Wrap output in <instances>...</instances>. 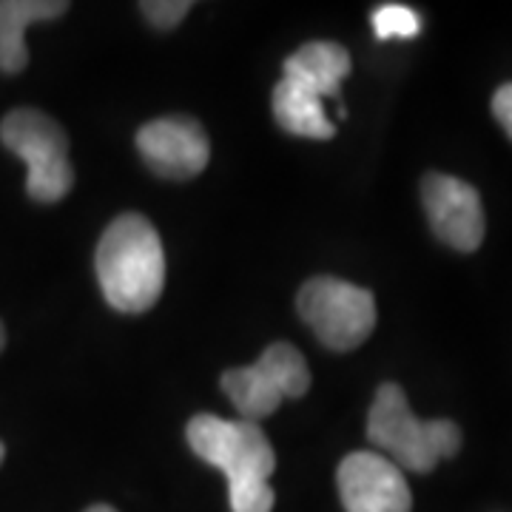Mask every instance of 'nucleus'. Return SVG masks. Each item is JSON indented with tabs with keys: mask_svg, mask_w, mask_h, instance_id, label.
I'll use <instances>...</instances> for the list:
<instances>
[{
	"mask_svg": "<svg viewBox=\"0 0 512 512\" xmlns=\"http://www.w3.org/2000/svg\"><path fill=\"white\" fill-rule=\"evenodd\" d=\"M188 444L197 456L228 478V501L234 512H271L276 456L268 436L256 421H228L200 413L188 421Z\"/></svg>",
	"mask_w": 512,
	"mask_h": 512,
	"instance_id": "nucleus-1",
	"label": "nucleus"
},
{
	"mask_svg": "<svg viewBox=\"0 0 512 512\" xmlns=\"http://www.w3.org/2000/svg\"><path fill=\"white\" fill-rule=\"evenodd\" d=\"M94 268L114 311L143 313L154 308L165 285L163 242L154 225L140 214L117 217L97 245Z\"/></svg>",
	"mask_w": 512,
	"mask_h": 512,
	"instance_id": "nucleus-2",
	"label": "nucleus"
},
{
	"mask_svg": "<svg viewBox=\"0 0 512 512\" xmlns=\"http://www.w3.org/2000/svg\"><path fill=\"white\" fill-rule=\"evenodd\" d=\"M367 439L399 470L430 473L439 461L461 450V430L456 421H421L413 416L399 384L384 382L367 413Z\"/></svg>",
	"mask_w": 512,
	"mask_h": 512,
	"instance_id": "nucleus-3",
	"label": "nucleus"
},
{
	"mask_svg": "<svg viewBox=\"0 0 512 512\" xmlns=\"http://www.w3.org/2000/svg\"><path fill=\"white\" fill-rule=\"evenodd\" d=\"M0 140L26 163V191L37 202L63 200L74 185L69 140L57 120L37 109L9 111L0 123Z\"/></svg>",
	"mask_w": 512,
	"mask_h": 512,
	"instance_id": "nucleus-4",
	"label": "nucleus"
},
{
	"mask_svg": "<svg viewBox=\"0 0 512 512\" xmlns=\"http://www.w3.org/2000/svg\"><path fill=\"white\" fill-rule=\"evenodd\" d=\"M299 316L325 348L345 353L359 348L376 328L373 293L333 276H313L296 296Z\"/></svg>",
	"mask_w": 512,
	"mask_h": 512,
	"instance_id": "nucleus-5",
	"label": "nucleus"
},
{
	"mask_svg": "<svg viewBox=\"0 0 512 512\" xmlns=\"http://www.w3.org/2000/svg\"><path fill=\"white\" fill-rule=\"evenodd\" d=\"M421 202L433 234L444 245L456 248L461 254H470L484 242V231H487L484 205L470 183L433 171L421 180Z\"/></svg>",
	"mask_w": 512,
	"mask_h": 512,
	"instance_id": "nucleus-6",
	"label": "nucleus"
},
{
	"mask_svg": "<svg viewBox=\"0 0 512 512\" xmlns=\"http://www.w3.org/2000/svg\"><path fill=\"white\" fill-rule=\"evenodd\" d=\"M339 498L348 512H410L413 495L404 473L379 453L359 450L342 458L339 473Z\"/></svg>",
	"mask_w": 512,
	"mask_h": 512,
	"instance_id": "nucleus-7",
	"label": "nucleus"
},
{
	"mask_svg": "<svg viewBox=\"0 0 512 512\" xmlns=\"http://www.w3.org/2000/svg\"><path fill=\"white\" fill-rule=\"evenodd\" d=\"M137 148L148 168L165 180H191L211 157L208 137L191 117L151 120L137 131Z\"/></svg>",
	"mask_w": 512,
	"mask_h": 512,
	"instance_id": "nucleus-8",
	"label": "nucleus"
},
{
	"mask_svg": "<svg viewBox=\"0 0 512 512\" xmlns=\"http://www.w3.org/2000/svg\"><path fill=\"white\" fill-rule=\"evenodd\" d=\"M350 74V55L333 40H311L285 60L282 77L299 83L322 100H339L342 80Z\"/></svg>",
	"mask_w": 512,
	"mask_h": 512,
	"instance_id": "nucleus-9",
	"label": "nucleus"
},
{
	"mask_svg": "<svg viewBox=\"0 0 512 512\" xmlns=\"http://www.w3.org/2000/svg\"><path fill=\"white\" fill-rule=\"evenodd\" d=\"M69 12L63 0H0V72L18 74L29 63L26 29L37 20H55Z\"/></svg>",
	"mask_w": 512,
	"mask_h": 512,
	"instance_id": "nucleus-10",
	"label": "nucleus"
},
{
	"mask_svg": "<svg viewBox=\"0 0 512 512\" xmlns=\"http://www.w3.org/2000/svg\"><path fill=\"white\" fill-rule=\"evenodd\" d=\"M274 117L288 134L308 137V140H330L336 134V126L328 117V109L322 97H316L299 83L282 77L274 89Z\"/></svg>",
	"mask_w": 512,
	"mask_h": 512,
	"instance_id": "nucleus-11",
	"label": "nucleus"
},
{
	"mask_svg": "<svg viewBox=\"0 0 512 512\" xmlns=\"http://www.w3.org/2000/svg\"><path fill=\"white\" fill-rule=\"evenodd\" d=\"M222 390L237 407V413L245 421H259L271 416L276 407L282 404V390L268 376V370L254 362L248 367H231L222 373Z\"/></svg>",
	"mask_w": 512,
	"mask_h": 512,
	"instance_id": "nucleus-12",
	"label": "nucleus"
},
{
	"mask_svg": "<svg viewBox=\"0 0 512 512\" xmlns=\"http://www.w3.org/2000/svg\"><path fill=\"white\" fill-rule=\"evenodd\" d=\"M259 365L268 370V376L274 379L276 387L282 390L285 399H299L308 393L311 387V370L308 362L299 350L288 345V342H276L271 348H265V353L256 359Z\"/></svg>",
	"mask_w": 512,
	"mask_h": 512,
	"instance_id": "nucleus-13",
	"label": "nucleus"
},
{
	"mask_svg": "<svg viewBox=\"0 0 512 512\" xmlns=\"http://www.w3.org/2000/svg\"><path fill=\"white\" fill-rule=\"evenodd\" d=\"M373 32L379 40H390V37L410 40L421 32L419 12H413L410 6H402V3H384L373 12Z\"/></svg>",
	"mask_w": 512,
	"mask_h": 512,
	"instance_id": "nucleus-14",
	"label": "nucleus"
},
{
	"mask_svg": "<svg viewBox=\"0 0 512 512\" xmlns=\"http://www.w3.org/2000/svg\"><path fill=\"white\" fill-rule=\"evenodd\" d=\"M140 9H143V15L151 26L174 29L191 12V3L188 0H146Z\"/></svg>",
	"mask_w": 512,
	"mask_h": 512,
	"instance_id": "nucleus-15",
	"label": "nucleus"
},
{
	"mask_svg": "<svg viewBox=\"0 0 512 512\" xmlns=\"http://www.w3.org/2000/svg\"><path fill=\"white\" fill-rule=\"evenodd\" d=\"M493 114L512 140V83L501 86L493 97Z\"/></svg>",
	"mask_w": 512,
	"mask_h": 512,
	"instance_id": "nucleus-16",
	"label": "nucleus"
},
{
	"mask_svg": "<svg viewBox=\"0 0 512 512\" xmlns=\"http://www.w3.org/2000/svg\"><path fill=\"white\" fill-rule=\"evenodd\" d=\"M86 512H117L114 507H109V504H94V507H89Z\"/></svg>",
	"mask_w": 512,
	"mask_h": 512,
	"instance_id": "nucleus-17",
	"label": "nucleus"
},
{
	"mask_svg": "<svg viewBox=\"0 0 512 512\" xmlns=\"http://www.w3.org/2000/svg\"><path fill=\"white\" fill-rule=\"evenodd\" d=\"M6 345V330H3V322H0V350Z\"/></svg>",
	"mask_w": 512,
	"mask_h": 512,
	"instance_id": "nucleus-18",
	"label": "nucleus"
},
{
	"mask_svg": "<svg viewBox=\"0 0 512 512\" xmlns=\"http://www.w3.org/2000/svg\"><path fill=\"white\" fill-rule=\"evenodd\" d=\"M3 456H6V447L0 444V461H3Z\"/></svg>",
	"mask_w": 512,
	"mask_h": 512,
	"instance_id": "nucleus-19",
	"label": "nucleus"
}]
</instances>
